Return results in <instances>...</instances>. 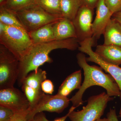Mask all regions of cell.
Masks as SVG:
<instances>
[{"label":"cell","mask_w":121,"mask_h":121,"mask_svg":"<svg viewBox=\"0 0 121 121\" xmlns=\"http://www.w3.org/2000/svg\"><path fill=\"white\" fill-rule=\"evenodd\" d=\"M79 43L76 38L33 44L27 54L19 61L17 84L21 86L22 82L29 73L37 71L46 63H51L52 59L49 56L53 50L66 49L74 51L78 48Z\"/></svg>","instance_id":"cell-1"},{"label":"cell","mask_w":121,"mask_h":121,"mask_svg":"<svg viewBox=\"0 0 121 121\" xmlns=\"http://www.w3.org/2000/svg\"><path fill=\"white\" fill-rule=\"evenodd\" d=\"M84 53L80 52L76 56L78 65L83 70L84 79L80 89L70 99L73 106L78 107L83 104L82 97L85 91L93 86L102 87L105 89L110 97L121 96L118 85L112 76L104 73L101 68L95 65H89Z\"/></svg>","instance_id":"cell-2"},{"label":"cell","mask_w":121,"mask_h":121,"mask_svg":"<svg viewBox=\"0 0 121 121\" xmlns=\"http://www.w3.org/2000/svg\"><path fill=\"white\" fill-rule=\"evenodd\" d=\"M0 44L11 51L19 61L27 54L33 44L25 29L7 26L1 22Z\"/></svg>","instance_id":"cell-3"},{"label":"cell","mask_w":121,"mask_h":121,"mask_svg":"<svg viewBox=\"0 0 121 121\" xmlns=\"http://www.w3.org/2000/svg\"><path fill=\"white\" fill-rule=\"evenodd\" d=\"M114 99L105 92L91 96L87 99L86 106L82 109L73 111L68 117L71 121H95L101 118L108 102Z\"/></svg>","instance_id":"cell-4"},{"label":"cell","mask_w":121,"mask_h":121,"mask_svg":"<svg viewBox=\"0 0 121 121\" xmlns=\"http://www.w3.org/2000/svg\"><path fill=\"white\" fill-rule=\"evenodd\" d=\"M15 13L28 32L63 18L51 15L36 4Z\"/></svg>","instance_id":"cell-5"},{"label":"cell","mask_w":121,"mask_h":121,"mask_svg":"<svg viewBox=\"0 0 121 121\" xmlns=\"http://www.w3.org/2000/svg\"><path fill=\"white\" fill-rule=\"evenodd\" d=\"M19 61L11 51L0 45V90L13 87L17 82Z\"/></svg>","instance_id":"cell-6"},{"label":"cell","mask_w":121,"mask_h":121,"mask_svg":"<svg viewBox=\"0 0 121 121\" xmlns=\"http://www.w3.org/2000/svg\"><path fill=\"white\" fill-rule=\"evenodd\" d=\"M47 78L46 71L39 68L37 71L30 72L23 80L21 89L29 101V112L36 106L43 95L41 84Z\"/></svg>","instance_id":"cell-7"},{"label":"cell","mask_w":121,"mask_h":121,"mask_svg":"<svg viewBox=\"0 0 121 121\" xmlns=\"http://www.w3.org/2000/svg\"><path fill=\"white\" fill-rule=\"evenodd\" d=\"M94 39L92 37L80 42L78 50L81 52L89 56V57L86 58L87 62L97 64L112 76L119 87L121 96V68L119 66L111 64L103 60L93 51L92 47L94 43Z\"/></svg>","instance_id":"cell-8"},{"label":"cell","mask_w":121,"mask_h":121,"mask_svg":"<svg viewBox=\"0 0 121 121\" xmlns=\"http://www.w3.org/2000/svg\"><path fill=\"white\" fill-rule=\"evenodd\" d=\"M70 102L67 97L44 93L36 106L28 114L27 119L31 121L36 114L43 111L60 113L68 106Z\"/></svg>","instance_id":"cell-9"},{"label":"cell","mask_w":121,"mask_h":121,"mask_svg":"<svg viewBox=\"0 0 121 121\" xmlns=\"http://www.w3.org/2000/svg\"><path fill=\"white\" fill-rule=\"evenodd\" d=\"M0 106L9 108L14 113L29 111V101L23 92L13 87L0 90Z\"/></svg>","instance_id":"cell-10"},{"label":"cell","mask_w":121,"mask_h":121,"mask_svg":"<svg viewBox=\"0 0 121 121\" xmlns=\"http://www.w3.org/2000/svg\"><path fill=\"white\" fill-rule=\"evenodd\" d=\"M94 9L81 6L73 20L79 43L93 37Z\"/></svg>","instance_id":"cell-11"},{"label":"cell","mask_w":121,"mask_h":121,"mask_svg":"<svg viewBox=\"0 0 121 121\" xmlns=\"http://www.w3.org/2000/svg\"><path fill=\"white\" fill-rule=\"evenodd\" d=\"M113 15L106 5L105 0H99L96 6V16L93 23V37L94 39H99L103 35Z\"/></svg>","instance_id":"cell-12"},{"label":"cell","mask_w":121,"mask_h":121,"mask_svg":"<svg viewBox=\"0 0 121 121\" xmlns=\"http://www.w3.org/2000/svg\"><path fill=\"white\" fill-rule=\"evenodd\" d=\"M55 40L77 38L73 21L63 17L55 22L53 26Z\"/></svg>","instance_id":"cell-13"},{"label":"cell","mask_w":121,"mask_h":121,"mask_svg":"<svg viewBox=\"0 0 121 121\" xmlns=\"http://www.w3.org/2000/svg\"><path fill=\"white\" fill-rule=\"evenodd\" d=\"M95 52L102 59L113 65H121V47L113 45H98Z\"/></svg>","instance_id":"cell-14"},{"label":"cell","mask_w":121,"mask_h":121,"mask_svg":"<svg viewBox=\"0 0 121 121\" xmlns=\"http://www.w3.org/2000/svg\"><path fill=\"white\" fill-rule=\"evenodd\" d=\"M105 45H113L121 47V25L111 18L105 30L104 34Z\"/></svg>","instance_id":"cell-15"},{"label":"cell","mask_w":121,"mask_h":121,"mask_svg":"<svg viewBox=\"0 0 121 121\" xmlns=\"http://www.w3.org/2000/svg\"><path fill=\"white\" fill-rule=\"evenodd\" d=\"M82 71H76L67 77L60 85L57 94L67 97L73 91L79 89L82 85Z\"/></svg>","instance_id":"cell-16"},{"label":"cell","mask_w":121,"mask_h":121,"mask_svg":"<svg viewBox=\"0 0 121 121\" xmlns=\"http://www.w3.org/2000/svg\"><path fill=\"white\" fill-rule=\"evenodd\" d=\"M56 22L47 24L28 32L33 43H42L55 40L53 26Z\"/></svg>","instance_id":"cell-17"},{"label":"cell","mask_w":121,"mask_h":121,"mask_svg":"<svg viewBox=\"0 0 121 121\" xmlns=\"http://www.w3.org/2000/svg\"><path fill=\"white\" fill-rule=\"evenodd\" d=\"M81 6L79 0H60L63 17L73 21Z\"/></svg>","instance_id":"cell-18"},{"label":"cell","mask_w":121,"mask_h":121,"mask_svg":"<svg viewBox=\"0 0 121 121\" xmlns=\"http://www.w3.org/2000/svg\"><path fill=\"white\" fill-rule=\"evenodd\" d=\"M0 22L7 26H15L25 29L16 13L3 6L0 7Z\"/></svg>","instance_id":"cell-19"},{"label":"cell","mask_w":121,"mask_h":121,"mask_svg":"<svg viewBox=\"0 0 121 121\" xmlns=\"http://www.w3.org/2000/svg\"><path fill=\"white\" fill-rule=\"evenodd\" d=\"M36 3L51 15L64 17L60 10V0H36Z\"/></svg>","instance_id":"cell-20"},{"label":"cell","mask_w":121,"mask_h":121,"mask_svg":"<svg viewBox=\"0 0 121 121\" xmlns=\"http://www.w3.org/2000/svg\"><path fill=\"white\" fill-rule=\"evenodd\" d=\"M36 4V0H5L0 6H3L16 13Z\"/></svg>","instance_id":"cell-21"},{"label":"cell","mask_w":121,"mask_h":121,"mask_svg":"<svg viewBox=\"0 0 121 121\" xmlns=\"http://www.w3.org/2000/svg\"><path fill=\"white\" fill-rule=\"evenodd\" d=\"M77 107L72 106L69 109L68 113L66 115L61 117L56 118L53 121H50L48 120L46 118L45 114L43 112H41L36 114L31 121H65L68 117L70 113L74 110Z\"/></svg>","instance_id":"cell-22"},{"label":"cell","mask_w":121,"mask_h":121,"mask_svg":"<svg viewBox=\"0 0 121 121\" xmlns=\"http://www.w3.org/2000/svg\"><path fill=\"white\" fill-rule=\"evenodd\" d=\"M14 114L11 109L0 106V121H9Z\"/></svg>","instance_id":"cell-23"},{"label":"cell","mask_w":121,"mask_h":121,"mask_svg":"<svg viewBox=\"0 0 121 121\" xmlns=\"http://www.w3.org/2000/svg\"><path fill=\"white\" fill-rule=\"evenodd\" d=\"M107 6L113 14L121 10V0H105Z\"/></svg>","instance_id":"cell-24"},{"label":"cell","mask_w":121,"mask_h":121,"mask_svg":"<svg viewBox=\"0 0 121 121\" xmlns=\"http://www.w3.org/2000/svg\"><path fill=\"white\" fill-rule=\"evenodd\" d=\"M41 89L44 93L52 95L54 91V85L51 80L45 79L41 84Z\"/></svg>","instance_id":"cell-25"},{"label":"cell","mask_w":121,"mask_h":121,"mask_svg":"<svg viewBox=\"0 0 121 121\" xmlns=\"http://www.w3.org/2000/svg\"><path fill=\"white\" fill-rule=\"evenodd\" d=\"M81 6H84L94 9L99 0H79ZM80 6V7H81Z\"/></svg>","instance_id":"cell-26"},{"label":"cell","mask_w":121,"mask_h":121,"mask_svg":"<svg viewBox=\"0 0 121 121\" xmlns=\"http://www.w3.org/2000/svg\"><path fill=\"white\" fill-rule=\"evenodd\" d=\"M29 112L28 111L23 112L15 113L9 121H29L27 118Z\"/></svg>","instance_id":"cell-27"},{"label":"cell","mask_w":121,"mask_h":121,"mask_svg":"<svg viewBox=\"0 0 121 121\" xmlns=\"http://www.w3.org/2000/svg\"><path fill=\"white\" fill-rule=\"evenodd\" d=\"M107 117L109 121H119L115 109H110L107 115Z\"/></svg>","instance_id":"cell-28"},{"label":"cell","mask_w":121,"mask_h":121,"mask_svg":"<svg viewBox=\"0 0 121 121\" xmlns=\"http://www.w3.org/2000/svg\"><path fill=\"white\" fill-rule=\"evenodd\" d=\"M112 18L116 20L121 25V10L118 12L113 14Z\"/></svg>","instance_id":"cell-29"},{"label":"cell","mask_w":121,"mask_h":121,"mask_svg":"<svg viewBox=\"0 0 121 121\" xmlns=\"http://www.w3.org/2000/svg\"><path fill=\"white\" fill-rule=\"evenodd\" d=\"M95 121H109V119L107 118H99V119H97V120H96Z\"/></svg>","instance_id":"cell-30"},{"label":"cell","mask_w":121,"mask_h":121,"mask_svg":"<svg viewBox=\"0 0 121 121\" xmlns=\"http://www.w3.org/2000/svg\"><path fill=\"white\" fill-rule=\"evenodd\" d=\"M5 1V0H0V5L3 4Z\"/></svg>","instance_id":"cell-31"},{"label":"cell","mask_w":121,"mask_h":121,"mask_svg":"<svg viewBox=\"0 0 121 121\" xmlns=\"http://www.w3.org/2000/svg\"><path fill=\"white\" fill-rule=\"evenodd\" d=\"M119 116L120 117H121V108L120 109V111H119Z\"/></svg>","instance_id":"cell-32"},{"label":"cell","mask_w":121,"mask_h":121,"mask_svg":"<svg viewBox=\"0 0 121 121\" xmlns=\"http://www.w3.org/2000/svg\"><path fill=\"white\" fill-rule=\"evenodd\" d=\"M120 98H121V97H120Z\"/></svg>","instance_id":"cell-33"}]
</instances>
